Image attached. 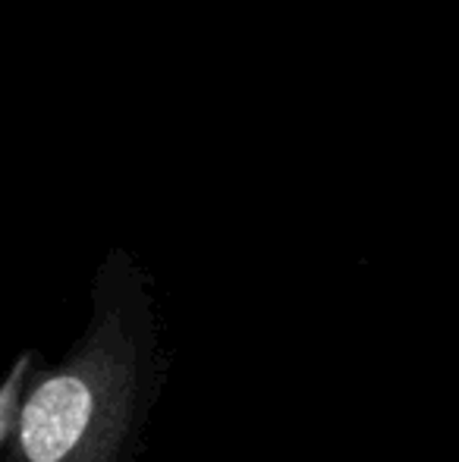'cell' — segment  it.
Here are the masks:
<instances>
[{
	"label": "cell",
	"mask_w": 459,
	"mask_h": 462,
	"mask_svg": "<svg viewBox=\"0 0 459 462\" xmlns=\"http://www.w3.org/2000/svg\"><path fill=\"white\" fill-rule=\"evenodd\" d=\"M161 381L145 292L133 277H101L86 330L54 368L29 374L0 462H133Z\"/></svg>",
	"instance_id": "obj_1"
},
{
	"label": "cell",
	"mask_w": 459,
	"mask_h": 462,
	"mask_svg": "<svg viewBox=\"0 0 459 462\" xmlns=\"http://www.w3.org/2000/svg\"><path fill=\"white\" fill-rule=\"evenodd\" d=\"M32 359L29 356H23V362L19 365H13L10 377L4 381V387H0V447L10 440L13 428H16V415H19V402H23V393H25V374H32L29 368H25V362Z\"/></svg>",
	"instance_id": "obj_2"
}]
</instances>
